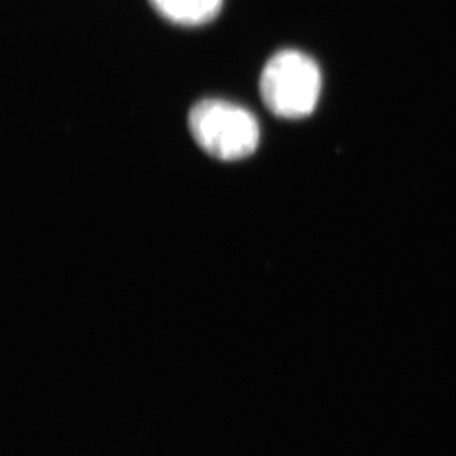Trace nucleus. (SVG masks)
I'll return each instance as SVG.
<instances>
[{"mask_svg":"<svg viewBox=\"0 0 456 456\" xmlns=\"http://www.w3.org/2000/svg\"><path fill=\"white\" fill-rule=\"evenodd\" d=\"M322 89L319 65L309 55L285 49L271 56L260 76V95L281 118H303L314 111Z\"/></svg>","mask_w":456,"mask_h":456,"instance_id":"nucleus-1","label":"nucleus"},{"mask_svg":"<svg viewBox=\"0 0 456 456\" xmlns=\"http://www.w3.org/2000/svg\"><path fill=\"white\" fill-rule=\"evenodd\" d=\"M188 125L199 147L220 161L247 159L260 141L256 117L228 101H200L191 108Z\"/></svg>","mask_w":456,"mask_h":456,"instance_id":"nucleus-2","label":"nucleus"},{"mask_svg":"<svg viewBox=\"0 0 456 456\" xmlns=\"http://www.w3.org/2000/svg\"><path fill=\"white\" fill-rule=\"evenodd\" d=\"M152 8L177 26H203L220 12L224 0H150Z\"/></svg>","mask_w":456,"mask_h":456,"instance_id":"nucleus-3","label":"nucleus"}]
</instances>
